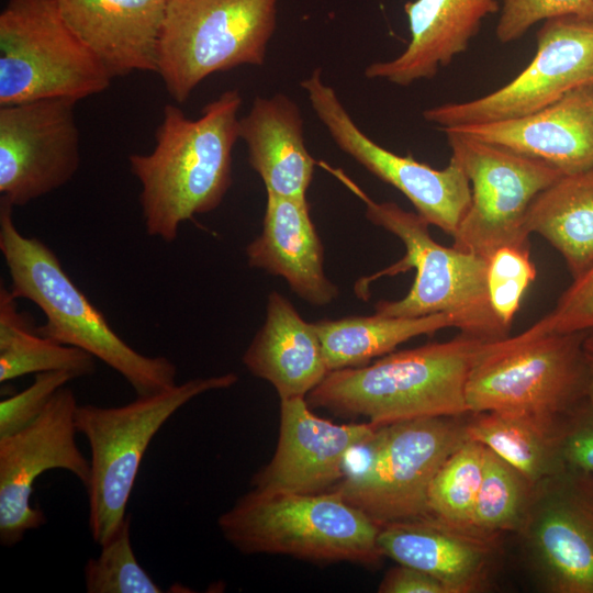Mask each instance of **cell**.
<instances>
[{
    "mask_svg": "<svg viewBox=\"0 0 593 593\" xmlns=\"http://www.w3.org/2000/svg\"><path fill=\"white\" fill-rule=\"evenodd\" d=\"M242 102L238 90H226L198 119L167 104L154 149L128 156L131 172L141 183L139 204L149 236L170 243L183 222L221 204L232 184Z\"/></svg>",
    "mask_w": 593,
    "mask_h": 593,
    "instance_id": "6da1fadb",
    "label": "cell"
},
{
    "mask_svg": "<svg viewBox=\"0 0 593 593\" xmlns=\"http://www.w3.org/2000/svg\"><path fill=\"white\" fill-rule=\"evenodd\" d=\"M486 343L459 332L445 342L392 351L370 365L333 370L306 395V402L380 426L461 416L470 413L467 382Z\"/></svg>",
    "mask_w": 593,
    "mask_h": 593,
    "instance_id": "7a4b0ae2",
    "label": "cell"
},
{
    "mask_svg": "<svg viewBox=\"0 0 593 593\" xmlns=\"http://www.w3.org/2000/svg\"><path fill=\"white\" fill-rule=\"evenodd\" d=\"M318 165L361 200L367 220L395 235L405 247L403 258L356 282L357 296L367 299L370 284L382 277L415 269L407 294L395 301H379L374 313L398 317L447 313L456 317L460 333L488 342L510 336L489 302L488 259L440 245L430 236L429 223L417 213L405 211L394 202H377L342 169L324 161Z\"/></svg>",
    "mask_w": 593,
    "mask_h": 593,
    "instance_id": "3957f363",
    "label": "cell"
},
{
    "mask_svg": "<svg viewBox=\"0 0 593 593\" xmlns=\"http://www.w3.org/2000/svg\"><path fill=\"white\" fill-rule=\"evenodd\" d=\"M12 211V205L0 201V250L12 294L33 302L46 318L38 333L102 360L130 383L136 395L176 385V365L163 356H145L123 340L74 283L56 254L41 239L19 232Z\"/></svg>",
    "mask_w": 593,
    "mask_h": 593,
    "instance_id": "277c9868",
    "label": "cell"
},
{
    "mask_svg": "<svg viewBox=\"0 0 593 593\" xmlns=\"http://www.w3.org/2000/svg\"><path fill=\"white\" fill-rule=\"evenodd\" d=\"M588 333H542L529 326L516 336L488 342L468 378L469 412L519 416L559 440L589 400Z\"/></svg>",
    "mask_w": 593,
    "mask_h": 593,
    "instance_id": "5b68a950",
    "label": "cell"
},
{
    "mask_svg": "<svg viewBox=\"0 0 593 593\" xmlns=\"http://www.w3.org/2000/svg\"><path fill=\"white\" fill-rule=\"evenodd\" d=\"M223 537L244 555H286L320 563L377 566L381 525L334 491L251 490L217 519Z\"/></svg>",
    "mask_w": 593,
    "mask_h": 593,
    "instance_id": "8992f818",
    "label": "cell"
},
{
    "mask_svg": "<svg viewBox=\"0 0 593 593\" xmlns=\"http://www.w3.org/2000/svg\"><path fill=\"white\" fill-rule=\"evenodd\" d=\"M234 372L195 378L121 406H77L75 425L90 447V478L86 486L89 529L104 544L126 517L141 461L160 427L184 404L213 390L233 387Z\"/></svg>",
    "mask_w": 593,
    "mask_h": 593,
    "instance_id": "52a82bcc",
    "label": "cell"
},
{
    "mask_svg": "<svg viewBox=\"0 0 593 593\" xmlns=\"http://www.w3.org/2000/svg\"><path fill=\"white\" fill-rule=\"evenodd\" d=\"M466 417L440 416L380 426L363 455L332 490L379 525L430 515V484L466 440Z\"/></svg>",
    "mask_w": 593,
    "mask_h": 593,
    "instance_id": "ba28073f",
    "label": "cell"
},
{
    "mask_svg": "<svg viewBox=\"0 0 593 593\" xmlns=\"http://www.w3.org/2000/svg\"><path fill=\"white\" fill-rule=\"evenodd\" d=\"M278 0H167L158 69L183 103L214 72L262 66L276 30Z\"/></svg>",
    "mask_w": 593,
    "mask_h": 593,
    "instance_id": "9c48e42d",
    "label": "cell"
},
{
    "mask_svg": "<svg viewBox=\"0 0 593 593\" xmlns=\"http://www.w3.org/2000/svg\"><path fill=\"white\" fill-rule=\"evenodd\" d=\"M112 77L66 22L57 0H9L0 13V107L40 99L78 102Z\"/></svg>",
    "mask_w": 593,
    "mask_h": 593,
    "instance_id": "30bf717a",
    "label": "cell"
},
{
    "mask_svg": "<svg viewBox=\"0 0 593 593\" xmlns=\"http://www.w3.org/2000/svg\"><path fill=\"white\" fill-rule=\"evenodd\" d=\"M471 186V204L452 247L485 259L506 245H529L526 215L563 174L551 165L456 132H444Z\"/></svg>",
    "mask_w": 593,
    "mask_h": 593,
    "instance_id": "8fae6325",
    "label": "cell"
},
{
    "mask_svg": "<svg viewBox=\"0 0 593 593\" xmlns=\"http://www.w3.org/2000/svg\"><path fill=\"white\" fill-rule=\"evenodd\" d=\"M516 533L540 591L593 593V474L564 467L536 483Z\"/></svg>",
    "mask_w": 593,
    "mask_h": 593,
    "instance_id": "7c38bea8",
    "label": "cell"
},
{
    "mask_svg": "<svg viewBox=\"0 0 593 593\" xmlns=\"http://www.w3.org/2000/svg\"><path fill=\"white\" fill-rule=\"evenodd\" d=\"M593 85V22L577 16L545 21L530 63L510 82L483 97L444 103L423 112L445 128L521 118L569 92Z\"/></svg>",
    "mask_w": 593,
    "mask_h": 593,
    "instance_id": "4fadbf2b",
    "label": "cell"
},
{
    "mask_svg": "<svg viewBox=\"0 0 593 593\" xmlns=\"http://www.w3.org/2000/svg\"><path fill=\"white\" fill-rule=\"evenodd\" d=\"M309 102L344 153L380 180L402 192L429 225L456 234L471 204L470 181L459 163L435 169L412 155H399L373 142L354 122L334 88L316 68L301 81Z\"/></svg>",
    "mask_w": 593,
    "mask_h": 593,
    "instance_id": "5bb4252c",
    "label": "cell"
},
{
    "mask_svg": "<svg viewBox=\"0 0 593 593\" xmlns=\"http://www.w3.org/2000/svg\"><path fill=\"white\" fill-rule=\"evenodd\" d=\"M75 104L51 98L0 107L1 202L23 206L72 179L80 164Z\"/></svg>",
    "mask_w": 593,
    "mask_h": 593,
    "instance_id": "9a60e30c",
    "label": "cell"
},
{
    "mask_svg": "<svg viewBox=\"0 0 593 593\" xmlns=\"http://www.w3.org/2000/svg\"><path fill=\"white\" fill-rule=\"evenodd\" d=\"M72 390L60 388L40 416L23 429L0 438V542L19 544L25 533L45 524L43 512L31 505L35 480L47 470L63 469L85 486L90 461L80 451Z\"/></svg>",
    "mask_w": 593,
    "mask_h": 593,
    "instance_id": "2e32d148",
    "label": "cell"
},
{
    "mask_svg": "<svg viewBox=\"0 0 593 593\" xmlns=\"http://www.w3.org/2000/svg\"><path fill=\"white\" fill-rule=\"evenodd\" d=\"M379 427L371 422L335 424L315 415L304 398L280 400L276 451L254 474L253 489L268 493L329 491L343 479L349 452Z\"/></svg>",
    "mask_w": 593,
    "mask_h": 593,
    "instance_id": "e0dca14e",
    "label": "cell"
},
{
    "mask_svg": "<svg viewBox=\"0 0 593 593\" xmlns=\"http://www.w3.org/2000/svg\"><path fill=\"white\" fill-rule=\"evenodd\" d=\"M378 545L383 557L433 575L449 593L489 589L500 558V537L433 515L381 525Z\"/></svg>",
    "mask_w": 593,
    "mask_h": 593,
    "instance_id": "ac0fdd59",
    "label": "cell"
},
{
    "mask_svg": "<svg viewBox=\"0 0 593 593\" xmlns=\"http://www.w3.org/2000/svg\"><path fill=\"white\" fill-rule=\"evenodd\" d=\"M446 131L542 160L563 175L583 171L593 167V85L521 118Z\"/></svg>",
    "mask_w": 593,
    "mask_h": 593,
    "instance_id": "d6986e66",
    "label": "cell"
},
{
    "mask_svg": "<svg viewBox=\"0 0 593 593\" xmlns=\"http://www.w3.org/2000/svg\"><path fill=\"white\" fill-rule=\"evenodd\" d=\"M78 37L112 78L158 69L167 0H57Z\"/></svg>",
    "mask_w": 593,
    "mask_h": 593,
    "instance_id": "ffe728a7",
    "label": "cell"
},
{
    "mask_svg": "<svg viewBox=\"0 0 593 593\" xmlns=\"http://www.w3.org/2000/svg\"><path fill=\"white\" fill-rule=\"evenodd\" d=\"M246 256L250 267L283 278L311 305L326 306L339 295L325 275L324 249L306 199L267 192L262 230Z\"/></svg>",
    "mask_w": 593,
    "mask_h": 593,
    "instance_id": "44dd1931",
    "label": "cell"
},
{
    "mask_svg": "<svg viewBox=\"0 0 593 593\" xmlns=\"http://www.w3.org/2000/svg\"><path fill=\"white\" fill-rule=\"evenodd\" d=\"M497 0H414L404 5L411 38L395 58L372 63L369 79L410 86L434 77L468 48L483 19L499 10Z\"/></svg>",
    "mask_w": 593,
    "mask_h": 593,
    "instance_id": "7402d4cb",
    "label": "cell"
},
{
    "mask_svg": "<svg viewBox=\"0 0 593 593\" xmlns=\"http://www.w3.org/2000/svg\"><path fill=\"white\" fill-rule=\"evenodd\" d=\"M242 360L280 400L305 398L329 372L315 324L277 291L268 295L265 322Z\"/></svg>",
    "mask_w": 593,
    "mask_h": 593,
    "instance_id": "603a6c76",
    "label": "cell"
},
{
    "mask_svg": "<svg viewBox=\"0 0 593 593\" xmlns=\"http://www.w3.org/2000/svg\"><path fill=\"white\" fill-rule=\"evenodd\" d=\"M303 126L299 105L280 92L257 97L239 119V138L267 192L306 199L317 161L306 148Z\"/></svg>",
    "mask_w": 593,
    "mask_h": 593,
    "instance_id": "cb8c5ba5",
    "label": "cell"
},
{
    "mask_svg": "<svg viewBox=\"0 0 593 593\" xmlns=\"http://www.w3.org/2000/svg\"><path fill=\"white\" fill-rule=\"evenodd\" d=\"M526 231L559 251L573 279L580 276L593 262V167L541 191L528 209Z\"/></svg>",
    "mask_w": 593,
    "mask_h": 593,
    "instance_id": "d4e9b609",
    "label": "cell"
},
{
    "mask_svg": "<svg viewBox=\"0 0 593 593\" xmlns=\"http://www.w3.org/2000/svg\"><path fill=\"white\" fill-rule=\"evenodd\" d=\"M329 371L360 367L371 359L392 353L399 345L422 335L456 327L447 313L417 317L347 316L314 322Z\"/></svg>",
    "mask_w": 593,
    "mask_h": 593,
    "instance_id": "484cf974",
    "label": "cell"
},
{
    "mask_svg": "<svg viewBox=\"0 0 593 593\" xmlns=\"http://www.w3.org/2000/svg\"><path fill=\"white\" fill-rule=\"evenodd\" d=\"M96 358L89 353L41 335L31 318L18 309L10 289H0V382L30 373L67 371L75 378L90 376Z\"/></svg>",
    "mask_w": 593,
    "mask_h": 593,
    "instance_id": "4316f807",
    "label": "cell"
},
{
    "mask_svg": "<svg viewBox=\"0 0 593 593\" xmlns=\"http://www.w3.org/2000/svg\"><path fill=\"white\" fill-rule=\"evenodd\" d=\"M466 433L469 440L492 450L534 485L564 468L559 440L523 417L470 412Z\"/></svg>",
    "mask_w": 593,
    "mask_h": 593,
    "instance_id": "83f0119b",
    "label": "cell"
},
{
    "mask_svg": "<svg viewBox=\"0 0 593 593\" xmlns=\"http://www.w3.org/2000/svg\"><path fill=\"white\" fill-rule=\"evenodd\" d=\"M534 484L517 469L484 447L483 474L477 496L472 528L497 536L517 532L526 514Z\"/></svg>",
    "mask_w": 593,
    "mask_h": 593,
    "instance_id": "f1b7e54d",
    "label": "cell"
},
{
    "mask_svg": "<svg viewBox=\"0 0 593 593\" xmlns=\"http://www.w3.org/2000/svg\"><path fill=\"white\" fill-rule=\"evenodd\" d=\"M484 465V446L466 440L444 462L428 491L429 514L450 525L472 528Z\"/></svg>",
    "mask_w": 593,
    "mask_h": 593,
    "instance_id": "f546056e",
    "label": "cell"
},
{
    "mask_svg": "<svg viewBox=\"0 0 593 593\" xmlns=\"http://www.w3.org/2000/svg\"><path fill=\"white\" fill-rule=\"evenodd\" d=\"M127 514L113 535L102 544L98 557L83 568L88 593H161L163 589L137 561L131 544Z\"/></svg>",
    "mask_w": 593,
    "mask_h": 593,
    "instance_id": "4dcf8cb0",
    "label": "cell"
},
{
    "mask_svg": "<svg viewBox=\"0 0 593 593\" xmlns=\"http://www.w3.org/2000/svg\"><path fill=\"white\" fill-rule=\"evenodd\" d=\"M529 245H506L488 259L486 289L491 309L497 321L511 329L524 293L536 279Z\"/></svg>",
    "mask_w": 593,
    "mask_h": 593,
    "instance_id": "1f68e13d",
    "label": "cell"
},
{
    "mask_svg": "<svg viewBox=\"0 0 593 593\" xmlns=\"http://www.w3.org/2000/svg\"><path fill=\"white\" fill-rule=\"evenodd\" d=\"M562 16L593 22V0H502L495 35L499 42L511 43L537 22Z\"/></svg>",
    "mask_w": 593,
    "mask_h": 593,
    "instance_id": "d6a6232c",
    "label": "cell"
},
{
    "mask_svg": "<svg viewBox=\"0 0 593 593\" xmlns=\"http://www.w3.org/2000/svg\"><path fill=\"white\" fill-rule=\"evenodd\" d=\"M76 379L67 371H46L35 374L23 391L0 402V438L12 435L33 423L53 395Z\"/></svg>",
    "mask_w": 593,
    "mask_h": 593,
    "instance_id": "836d02e7",
    "label": "cell"
},
{
    "mask_svg": "<svg viewBox=\"0 0 593 593\" xmlns=\"http://www.w3.org/2000/svg\"><path fill=\"white\" fill-rule=\"evenodd\" d=\"M530 326L542 333L593 331V262L573 279L553 310Z\"/></svg>",
    "mask_w": 593,
    "mask_h": 593,
    "instance_id": "e575fe53",
    "label": "cell"
},
{
    "mask_svg": "<svg viewBox=\"0 0 593 593\" xmlns=\"http://www.w3.org/2000/svg\"><path fill=\"white\" fill-rule=\"evenodd\" d=\"M564 467L593 474V401L588 400L571 416L559 437Z\"/></svg>",
    "mask_w": 593,
    "mask_h": 593,
    "instance_id": "d590c367",
    "label": "cell"
},
{
    "mask_svg": "<svg viewBox=\"0 0 593 593\" xmlns=\"http://www.w3.org/2000/svg\"><path fill=\"white\" fill-rule=\"evenodd\" d=\"M379 593H449L447 588L433 575L406 566L391 568L382 578Z\"/></svg>",
    "mask_w": 593,
    "mask_h": 593,
    "instance_id": "8d00e7d4",
    "label": "cell"
},
{
    "mask_svg": "<svg viewBox=\"0 0 593 593\" xmlns=\"http://www.w3.org/2000/svg\"><path fill=\"white\" fill-rule=\"evenodd\" d=\"M584 355L589 370V399L593 401V331L584 339Z\"/></svg>",
    "mask_w": 593,
    "mask_h": 593,
    "instance_id": "74e56055",
    "label": "cell"
}]
</instances>
